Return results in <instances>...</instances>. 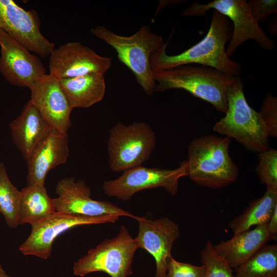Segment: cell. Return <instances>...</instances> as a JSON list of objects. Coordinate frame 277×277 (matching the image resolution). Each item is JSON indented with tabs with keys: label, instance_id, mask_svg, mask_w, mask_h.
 I'll use <instances>...</instances> for the list:
<instances>
[{
	"label": "cell",
	"instance_id": "obj_1",
	"mask_svg": "<svg viewBox=\"0 0 277 277\" xmlns=\"http://www.w3.org/2000/svg\"><path fill=\"white\" fill-rule=\"evenodd\" d=\"M231 34L229 19L213 10L209 29L201 41L184 52L173 55L166 54L168 43H164L151 55V69L163 70L190 64H198L238 76L241 65L230 59L226 52L225 45Z\"/></svg>",
	"mask_w": 277,
	"mask_h": 277
},
{
	"label": "cell",
	"instance_id": "obj_2",
	"mask_svg": "<svg viewBox=\"0 0 277 277\" xmlns=\"http://www.w3.org/2000/svg\"><path fill=\"white\" fill-rule=\"evenodd\" d=\"M230 138L207 135L194 139L188 148V176L199 186L216 189L235 182L238 166L230 156Z\"/></svg>",
	"mask_w": 277,
	"mask_h": 277
},
{
	"label": "cell",
	"instance_id": "obj_3",
	"mask_svg": "<svg viewBox=\"0 0 277 277\" xmlns=\"http://www.w3.org/2000/svg\"><path fill=\"white\" fill-rule=\"evenodd\" d=\"M153 76L154 91L183 89L224 114L227 109V91L236 77L211 67L189 65L153 71Z\"/></svg>",
	"mask_w": 277,
	"mask_h": 277
},
{
	"label": "cell",
	"instance_id": "obj_4",
	"mask_svg": "<svg viewBox=\"0 0 277 277\" xmlns=\"http://www.w3.org/2000/svg\"><path fill=\"white\" fill-rule=\"evenodd\" d=\"M90 32L115 50L118 60L131 71L147 94L154 93L155 83L150 57L164 44L161 35L153 33L148 26H142L130 36L116 34L102 26L91 28Z\"/></svg>",
	"mask_w": 277,
	"mask_h": 277
},
{
	"label": "cell",
	"instance_id": "obj_5",
	"mask_svg": "<svg viewBox=\"0 0 277 277\" xmlns=\"http://www.w3.org/2000/svg\"><path fill=\"white\" fill-rule=\"evenodd\" d=\"M227 109L224 117L216 122L213 130L233 138L247 150L259 153L269 148L268 135L259 112L247 102L241 78L236 76L227 90Z\"/></svg>",
	"mask_w": 277,
	"mask_h": 277
},
{
	"label": "cell",
	"instance_id": "obj_6",
	"mask_svg": "<svg viewBox=\"0 0 277 277\" xmlns=\"http://www.w3.org/2000/svg\"><path fill=\"white\" fill-rule=\"evenodd\" d=\"M137 249L135 239L122 225L115 237L105 240L75 262L73 273L81 277L95 272L111 277H127L132 273V263Z\"/></svg>",
	"mask_w": 277,
	"mask_h": 277
},
{
	"label": "cell",
	"instance_id": "obj_7",
	"mask_svg": "<svg viewBox=\"0 0 277 277\" xmlns=\"http://www.w3.org/2000/svg\"><path fill=\"white\" fill-rule=\"evenodd\" d=\"M156 142L155 133L146 122L117 123L111 129L107 143L110 169L124 172L141 166L149 159Z\"/></svg>",
	"mask_w": 277,
	"mask_h": 277
},
{
	"label": "cell",
	"instance_id": "obj_8",
	"mask_svg": "<svg viewBox=\"0 0 277 277\" xmlns=\"http://www.w3.org/2000/svg\"><path fill=\"white\" fill-rule=\"evenodd\" d=\"M210 9L216 10L233 23V30L226 49L229 57L244 42L250 39L255 41L265 50L272 51L275 48L274 41L267 36L253 18L245 0H214L206 4L194 2L181 15L200 16Z\"/></svg>",
	"mask_w": 277,
	"mask_h": 277
},
{
	"label": "cell",
	"instance_id": "obj_9",
	"mask_svg": "<svg viewBox=\"0 0 277 277\" xmlns=\"http://www.w3.org/2000/svg\"><path fill=\"white\" fill-rule=\"evenodd\" d=\"M185 176H188L187 160L180 163L174 169L139 166L124 171L116 179L105 181L103 190L108 196L124 201L129 200L142 190L159 187L174 195L178 192L179 180Z\"/></svg>",
	"mask_w": 277,
	"mask_h": 277
},
{
	"label": "cell",
	"instance_id": "obj_10",
	"mask_svg": "<svg viewBox=\"0 0 277 277\" xmlns=\"http://www.w3.org/2000/svg\"><path fill=\"white\" fill-rule=\"evenodd\" d=\"M120 217L113 214L91 217L55 212L31 225L29 235L18 249L24 255L46 260L52 253L55 239L65 231L79 226L114 223Z\"/></svg>",
	"mask_w": 277,
	"mask_h": 277
},
{
	"label": "cell",
	"instance_id": "obj_11",
	"mask_svg": "<svg viewBox=\"0 0 277 277\" xmlns=\"http://www.w3.org/2000/svg\"><path fill=\"white\" fill-rule=\"evenodd\" d=\"M40 25L34 10H26L12 0H0V30L29 51L45 57L50 55L54 44L42 34Z\"/></svg>",
	"mask_w": 277,
	"mask_h": 277
},
{
	"label": "cell",
	"instance_id": "obj_12",
	"mask_svg": "<svg viewBox=\"0 0 277 277\" xmlns=\"http://www.w3.org/2000/svg\"><path fill=\"white\" fill-rule=\"evenodd\" d=\"M57 196L53 199L56 212L85 216L116 214L136 220L134 215L115 204L91 198V191L85 182L74 177L61 180L55 187Z\"/></svg>",
	"mask_w": 277,
	"mask_h": 277
},
{
	"label": "cell",
	"instance_id": "obj_13",
	"mask_svg": "<svg viewBox=\"0 0 277 277\" xmlns=\"http://www.w3.org/2000/svg\"><path fill=\"white\" fill-rule=\"evenodd\" d=\"M111 64L112 57L102 56L81 43L68 42L51 53L49 74L58 80L90 73L104 74Z\"/></svg>",
	"mask_w": 277,
	"mask_h": 277
},
{
	"label": "cell",
	"instance_id": "obj_14",
	"mask_svg": "<svg viewBox=\"0 0 277 277\" xmlns=\"http://www.w3.org/2000/svg\"><path fill=\"white\" fill-rule=\"evenodd\" d=\"M138 232L135 238L138 248L144 249L155 262V277H165L168 265L172 258L174 242L179 238L178 225L167 217L154 220L137 216Z\"/></svg>",
	"mask_w": 277,
	"mask_h": 277
},
{
	"label": "cell",
	"instance_id": "obj_15",
	"mask_svg": "<svg viewBox=\"0 0 277 277\" xmlns=\"http://www.w3.org/2000/svg\"><path fill=\"white\" fill-rule=\"evenodd\" d=\"M0 73L10 84L28 87L46 74L39 58L0 30Z\"/></svg>",
	"mask_w": 277,
	"mask_h": 277
},
{
	"label": "cell",
	"instance_id": "obj_16",
	"mask_svg": "<svg viewBox=\"0 0 277 277\" xmlns=\"http://www.w3.org/2000/svg\"><path fill=\"white\" fill-rule=\"evenodd\" d=\"M29 88L30 101L42 116L56 130L67 133L71 126L70 117L73 108L59 80L50 74H45Z\"/></svg>",
	"mask_w": 277,
	"mask_h": 277
},
{
	"label": "cell",
	"instance_id": "obj_17",
	"mask_svg": "<svg viewBox=\"0 0 277 277\" xmlns=\"http://www.w3.org/2000/svg\"><path fill=\"white\" fill-rule=\"evenodd\" d=\"M69 155L67 133L52 128L26 161L27 185L44 186L49 171L67 162Z\"/></svg>",
	"mask_w": 277,
	"mask_h": 277
},
{
	"label": "cell",
	"instance_id": "obj_18",
	"mask_svg": "<svg viewBox=\"0 0 277 277\" xmlns=\"http://www.w3.org/2000/svg\"><path fill=\"white\" fill-rule=\"evenodd\" d=\"M10 128L14 144L27 161L53 127L29 100L18 116L10 123Z\"/></svg>",
	"mask_w": 277,
	"mask_h": 277
},
{
	"label": "cell",
	"instance_id": "obj_19",
	"mask_svg": "<svg viewBox=\"0 0 277 277\" xmlns=\"http://www.w3.org/2000/svg\"><path fill=\"white\" fill-rule=\"evenodd\" d=\"M270 240L274 239L269 233L266 223L234 234L231 239L214 245V248L232 269H236Z\"/></svg>",
	"mask_w": 277,
	"mask_h": 277
},
{
	"label": "cell",
	"instance_id": "obj_20",
	"mask_svg": "<svg viewBox=\"0 0 277 277\" xmlns=\"http://www.w3.org/2000/svg\"><path fill=\"white\" fill-rule=\"evenodd\" d=\"M104 75L90 73L59 80L73 109L88 108L103 100L106 91Z\"/></svg>",
	"mask_w": 277,
	"mask_h": 277
},
{
	"label": "cell",
	"instance_id": "obj_21",
	"mask_svg": "<svg viewBox=\"0 0 277 277\" xmlns=\"http://www.w3.org/2000/svg\"><path fill=\"white\" fill-rule=\"evenodd\" d=\"M18 225H31L56 212L54 199L45 186L27 185L21 190Z\"/></svg>",
	"mask_w": 277,
	"mask_h": 277
},
{
	"label": "cell",
	"instance_id": "obj_22",
	"mask_svg": "<svg viewBox=\"0 0 277 277\" xmlns=\"http://www.w3.org/2000/svg\"><path fill=\"white\" fill-rule=\"evenodd\" d=\"M277 206V191L266 189L261 197L251 201L245 210L229 221L233 234L266 224Z\"/></svg>",
	"mask_w": 277,
	"mask_h": 277
},
{
	"label": "cell",
	"instance_id": "obj_23",
	"mask_svg": "<svg viewBox=\"0 0 277 277\" xmlns=\"http://www.w3.org/2000/svg\"><path fill=\"white\" fill-rule=\"evenodd\" d=\"M234 277H277V245H265L238 267Z\"/></svg>",
	"mask_w": 277,
	"mask_h": 277
},
{
	"label": "cell",
	"instance_id": "obj_24",
	"mask_svg": "<svg viewBox=\"0 0 277 277\" xmlns=\"http://www.w3.org/2000/svg\"><path fill=\"white\" fill-rule=\"evenodd\" d=\"M21 196V190H18L12 184L6 167L3 163H0V213L10 228H15L18 225Z\"/></svg>",
	"mask_w": 277,
	"mask_h": 277
},
{
	"label": "cell",
	"instance_id": "obj_25",
	"mask_svg": "<svg viewBox=\"0 0 277 277\" xmlns=\"http://www.w3.org/2000/svg\"><path fill=\"white\" fill-rule=\"evenodd\" d=\"M200 261L204 267V277H234L233 269L215 251L210 241L200 251Z\"/></svg>",
	"mask_w": 277,
	"mask_h": 277
},
{
	"label": "cell",
	"instance_id": "obj_26",
	"mask_svg": "<svg viewBox=\"0 0 277 277\" xmlns=\"http://www.w3.org/2000/svg\"><path fill=\"white\" fill-rule=\"evenodd\" d=\"M255 171L266 189L277 191V150L271 148L258 153Z\"/></svg>",
	"mask_w": 277,
	"mask_h": 277
},
{
	"label": "cell",
	"instance_id": "obj_27",
	"mask_svg": "<svg viewBox=\"0 0 277 277\" xmlns=\"http://www.w3.org/2000/svg\"><path fill=\"white\" fill-rule=\"evenodd\" d=\"M269 137L277 136V98L267 93L259 112Z\"/></svg>",
	"mask_w": 277,
	"mask_h": 277
},
{
	"label": "cell",
	"instance_id": "obj_28",
	"mask_svg": "<svg viewBox=\"0 0 277 277\" xmlns=\"http://www.w3.org/2000/svg\"><path fill=\"white\" fill-rule=\"evenodd\" d=\"M202 265L196 266L177 261L173 257L169 261L165 277H204Z\"/></svg>",
	"mask_w": 277,
	"mask_h": 277
},
{
	"label": "cell",
	"instance_id": "obj_29",
	"mask_svg": "<svg viewBox=\"0 0 277 277\" xmlns=\"http://www.w3.org/2000/svg\"><path fill=\"white\" fill-rule=\"evenodd\" d=\"M248 3L253 18L258 23L271 13H277L276 0H251Z\"/></svg>",
	"mask_w": 277,
	"mask_h": 277
},
{
	"label": "cell",
	"instance_id": "obj_30",
	"mask_svg": "<svg viewBox=\"0 0 277 277\" xmlns=\"http://www.w3.org/2000/svg\"><path fill=\"white\" fill-rule=\"evenodd\" d=\"M267 226L269 233L274 240H276L277 235V206L273 210L268 222L267 223Z\"/></svg>",
	"mask_w": 277,
	"mask_h": 277
},
{
	"label": "cell",
	"instance_id": "obj_31",
	"mask_svg": "<svg viewBox=\"0 0 277 277\" xmlns=\"http://www.w3.org/2000/svg\"><path fill=\"white\" fill-rule=\"evenodd\" d=\"M0 277H11L3 268L2 265L0 264Z\"/></svg>",
	"mask_w": 277,
	"mask_h": 277
}]
</instances>
